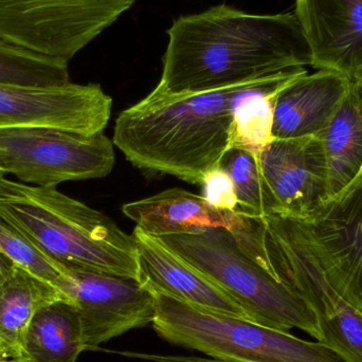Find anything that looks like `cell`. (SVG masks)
<instances>
[{
	"label": "cell",
	"instance_id": "obj_1",
	"mask_svg": "<svg viewBox=\"0 0 362 362\" xmlns=\"http://www.w3.org/2000/svg\"><path fill=\"white\" fill-rule=\"evenodd\" d=\"M168 35L155 87L168 95L219 90L310 66L293 12L252 14L221 4L180 16Z\"/></svg>",
	"mask_w": 362,
	"mask_h": 362
},
{
	"label": "cell",
	"instance_id": "obj_2",
	"mask_svg": "<svg viewBox=\"0 0 362 362\" xmlns=\"http://www.w3.org/2000/svg\"><path fill=\"white\" fill-rule=\"evenodd\" d=\"M274 76L189 95L155 88L119 115L112 144L138 169L202 185L233 146L234 108L240 95Z\"/></svg>",
	"mask_w": 362,
	"mask_h": 362
},
{
	"label": "cell",
	"instance_id": "obj_3",
	"mask_svg": "<svg viewBox=\"0 0 362 362\" xmlns=\"http://www.w3.org/2000/svg\"><path fill=\"white\" fill-rule=\"evenodd\" d=\"M0 219L66 270L103 272L139 281V259L129 235L100 211L57 191L0 174Z\"/></svg>",
	"mask_w": 362,
	"mask_h": 362
},
{
	"label": "cell",
	"instance_id": "obj_4",
	"mask_svg": "<svg viewBox=\"0 0 362 362\" xmlns=\"http://www.w3.org/2000/svg\"><path fill=\"white\" fill-rule=\"evenodd\" d=\"M158 238L233 298L249 320L288 333L297 327L320 341L322 333L312 308L248 255L229 230L208 228Z\"/></svg>",
	"mask_w": 362,
	"mask_h": 362
},
{
	"label": "cell",
	"instance_id": "obj_5",
	"mask_svg": "<svg viewBox=\"0 0 362 362\" xmlns=\"http://www.w3.org/2000/svg\"><path fill=\"white\" fill-rule=\"evenodd\" d=\"M153 293L156 304L153 329L173 346L233 362H348L322 342L305 341L249 319Z\"/></svg>",
	"mask_w": 362,
	"mask_h": 362
},
{
	"label": "cell",
	"instance_id": "obj_6",
	"mask_svg": "<svg viewBox=\"0 0 362 362\" xmlns=\"http://www.w3.org/2000/svg\"><path fill=\"white\" fill-rule=\"evenodd\" d=\"M261 221L272 272L312 308L322 333L320 342L348 362H362V312L329 284L299 221L278 215Z\"/></svg>",
	"mask_w": 362,
	"mask_h": 362
},
{
	"label": "cell",
	"instance_id": "obj_7",
	"mask_svg": "<svg viewBox=\"0 0 362 362\" xmlns=\"http://www.w3.org/2000/svg\"><path fill=\"white\" fill-rule=\"evenodd\" d=\"M112 140L47 127L0 129V174L25 185L57 187L66 181L97 180L115 167Z\"/></svg>",
	"mask_w": 362,
	"mask_h": 362
},
{
	"label": "cell",
	"instance_id": "obj_8",
	"mask_svg": "<svg viewBox=\"0 0 362 362\" xmlns=\"http://www.w3.org/2000/svg\"><path fill=\"white\" fill-rule=\"evenodd\" d=\"M137 0H0V38L69 62Z\"/></svg>",
	"mask_w": 362,
	"mask_h": 362
},
{
	"label": "cell",
	"instance_id": "obj_9",
	"mask_svg": "<svg viewBox=\"0 0 362 362\" xmlns=\"http://www.w3.org/2000/svg\"><path fill=\"white\" fill-rule=\"evenodd\" d=\"M298 221L329 284L362 312V168L344 189Z\"/></svg>",
	"mask_w": 362,
	"mask_h": 362
},
{
	"label": "cell",
	"instance_id": "obj_10",
	"mask_svg": "<svg viewBox=\"0 0 362 362\" xmlns=\"http://www.w3.org/2000/svg\"><path fill=\"white\" fill-rule=\"evenodd\" d=\"M112 99L99 84L23 86L0 83V129L47 127L83 135L103 133Z\"/></svg>",
	"mask_w": 362,
	"mask_h": 362
},
{
	"label": "cell",
	"instance_id": "obj_11",
	"mask_svg": "<svg viewBox=\"0 0 362 362\" xmlns=\"http://www.w3.org/2000/svg\"><path fill=\"white\" fill-rule=\"evenodd\" d=\"M67 272L74 284L71 300L82 321L86 351L154 321V293L139 281L90 270Z\"/></svg>",
	"mask_w": 362,
	"mask_h": 362
},
{
	"label": "cell",
	"instance_id": "obj_12",
	"mask_svg": "<svg viewBox=\"0 0 362 362\" xmlns=\"http://www.w3.org/2000/svg\"><path fill=\"white\" fill-rule=\"evenodd\" d=\"M274 214L304 221L327 198V163L318 136L274 139L259 154Z\"/></svg>",
	"mask_w": 362,
	"mask_h": 362
},
{
	"label": "cell",
	"instance_id": "obj_13",
	"mask_svg": "<svg viewBox=\"0 0 362 362\" xmlns=\"http://www.w3.org/2000/svg\"><path fill=\"white\" fill-rule=\"evenodd\" d=\"M310 66L356 81L362 72V0H296Z\"/></svg>",
	"mask_w": 362,
	"mask_h": 362
},
{
	"label": "cell",
	"instance_id": "obj_14",
	"mask_svg": "<svg viewBox=\"0 0 362 362\" xmlns=\"http://www.w3.org/2000/svg\"><path fill=\"white\" fill-rule=\"evenodd\" d=\"M133 236L137 245L142 286L195 308L248 319L233 298L181 259L158 238L138 227L134 230Z\"/></svg>",
	"mask_w": 362,
	"mask_h": 362
},
{
	"label": "cell",
	"instance_id": "obj_15",
	"mask_svg": "<svg viewBox=\"0 0 362 362\" xmlns=\"http://www.w3.org/2000/svg\"><path fill=\"white\" fill-rule=\"evenodd\" d=\"M350 83L338 72L317 70L287 85L274 101V139L319 137L335 115Z\"/></svg>",
	"mask_w": 362,
	"mask_h": 362
},
{
	"label": "cell",
	"instance_id": "obj_16",
	"mask_svg": "<svg viewBox=\"0 0 362 362\" xmlns=\"http://www.w3.org/2000/svg\"><path fill=\"white\" fill-rule=\"evenodd\" d=\"M122 211L142 231L155 238L193 233L208 228H223L233 233L247 217L238 211L217 210L202 195L181 189H167L129 202Z\"/></svg>",
	"mask_w": 362,
	"mask_h": 362
},
{
	"label": "cell",
	"instance_id": "obj_17",
	"mask_svg": "<svg viewBox=\"0 0 362 362\" xmlns=\"http://www.w3.org/2000/svg\"><path fill=\"white\" fill-rule=\"evenodd\" d=\"M86 351L78 308L68 299L40 308L30 321L19 346L25 362H76Z\"/></svg>",
	"mask_w": 362,
	"mask_h": 362
},
{
	"label": "cell",
	"instance_id": "obj_18",
	"mask_svg": "<svg viewBox=\"0 0 362 362\" xmlns=\"http://www.w3.org/2000/svg\"><path fill=\"white\" fill-rule=\"evenodd\" d=\"M319 138L327 163L329 198L349 185L362 168V88L358 83L351 81L335 115Z\"/></svg>",
	"mask_w": 362,
	"mask_h": 362
},
{
	"label": "cell",
	"instance_id": "obj_19",
	"mask_svg": "<svg viewBox=\"0 0 362 362\" xmlns=\"http://www.w3.org/2000/svg\"><path fill=\"white\" fill-rule=\"evenodd\" d=\"M59 299L67 298L48 283L15 267L0 285V342L19 356L21 340L35 313Z\"/></svg>",
	"mask_w": 362,
	"mask_h": 362
},
{
	"label": "cell",
	"instance_id": "obj_20",
	"mask_svg": "<svg viewBox=\"0 0 362 362\" xmlns=\"http://www.w3.org/2000/svg\"><path fill=\"white\" fill-rule=\"evenodd\" d=\"M296 68L276 74L264 84L245 91L234 108L233 146L259 153L274 140V101L283 88L308 74Z\"/></svg>",
	"mask_w": 362,
	"mask_h": 362
},
{
	"label": "cell",
	"instance_id": "obj_21",
	"mask_svg": "<svg viewBox=\"0 0 362 362\" xmlns=\"http://www.w3.org/2000/svg\"><path fill=\"white\" fill-rule=\"evenodd\" d=\"M68 63L0 38V83L40 87L68 84Z\"/></svg>",
	"mask_w": 362,
	"mask_h": 362
},
{
	"label": "cell",
	"instance_id": "obj_22",
	"mask_svg": "<svg viewBox=\"0 0 362 362\" xmlns=\"http://www.w3.org/2000/svg\"><path fill=\"white\" fill-rule=\"evenodd\" d=\"M219 167L233 181L238 212L255 218L274 214V204L262 177L257 153L242 146H232Z\"/></svg>",
	"mask_w": 362,
	"mask_h": 362
},
{
	"label": "cell",
	"instance_id": "obj_23",
	"mask_svg": "<svg viewBox=\"0 0 362 362\" xmlns=\"http://www.w3.org/2000/svg\"><path fill=\"white\" fill-rule=\"evenodd\" d=\"M0 252L8 257L16 267L48 283L72 301L74 284L67 270L2 219H0Z\"/></svg>",
	"mask_w": 362,
	"mask_h": 362
},
{
	"label": "cell",
	"instance_id": "obj_24",
	"mask_svg": "<svg viewBox=\"0 0 362 362\" xmlns=\"http://www.w3.org/2000/svg\"><path fill=\"white\" fill-rule=\"evenodd\" d=\"M202 197L213 208L221 211H238V198L233 181L221 167L211 170L202 180Z\"/></svg>",
	"mask_w": 362,
	"mask_h": 362
},
{
	"label": "cell",
	"instance_id": "obj_25",
	"mask_svg": "<svg viewBox=\"0 0 362 362\" xmlns=\"http://www.w3.org/2000/svg\"><path fill=\"white\" fill-rule=\"evenodd\" d=\"M121 356L127 358L140 359V361H148L152 362H233L223 361L218 358H204V357L196 356H174V355L146 354V353L137 352H115Z\"/></svg>",
	"mask_w": 362,
	"mask_h": 362
},
{
	"label": "cell",
	"instance_id": "obj_26",
	"mask_svg": "<svg viewBox=\"0 0 362 362\" xmlns=\"http://www.w3.org/2000/svg\"><path fill=\"white\" fill-rule=\"evenodd\" d=\"M16 266L4 253L0 252V285L4 282L6 278L10 276L11 272L14 270Z\"/></svg>",
	"mask_w": 362,
	"mask_h": 362
},
{
	"label": "cell",
	"instance_id": "obj_27",
	"mask_svg": "<svg viewBox=\"0 0 362 362\" xmlns=\"http://www.w3.org/2000/svg\"><path fill=\"white\" fill-rule=\"evenodd\" d=\"M0 362H25L16 355H0Z\"/></svg>",
	"mask_w": 362,
	"mask_h": 362
},
{
	"label": "cell",
	"instance_id": "obj_28",
	"mask_svg": "<svg viewBox=\"0 0 362 362\" xmlns=\"http://www.w3.org/2000/svg\"><path fill=\"white\" fill-rule=\"evenodd\" d=\"M0 355H15L14 353L11 352L4 344L0 342ZM17 356V355H16Z\"/></svg>",
	"mask_w": 362,
	"mask_h": 362
},
{
	"label": "cell",
	"instance_id": "obj_29",
	"mask_svg": "<svg viewBox=\"0 0 362 362\" xmlns=\"http://www.w3.org/2000/svg\"><path fill=\"white\" fill-rule=\"evenodd\" d=\"M354 82L358 83V84L361 85V87L362 88V72L361 76H359V78H357L356 81H354Z\"/></svg>",
	"mask_w": 362,
	"mask_h": 362
}]
</instances>
